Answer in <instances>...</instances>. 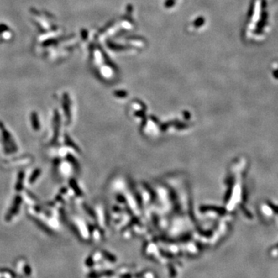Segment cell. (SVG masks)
<instances>
[{"label": "cell", "instance_id": "cell-1", "mask_svg": "<svg viewBox=\"0 0 278 278\" xmlns=\"http://www.w3.org/2000/svg\"><path fill=\"white\" fill-rule=\"evenodd\" d=\"M0 130H1L2 136H3V144L5 152L6 154L16 153L18 151L17 145L12 138L10 133L5 128L4 124L2 121H0Z\"/></svg>", "mask_w": 278, "mask_h": 278}, {"label": "cell", "instance_id": "cell-2", "mask_svg": "<svg viewBox=\"0 0 278 278\" xmlns=\"http://www.w3.org/2000/svg\"><path fill=\"white\" fill-rule=\"evenodd\" d=\"M22 202H23V199H22V196L20 195H17V196H15L11 207L9 208V211H8L7 213L6 214L5 219H6V221H10L11 219H13L18 212H19V208H20Z\"/></svg>", "mask_w": 278, "mask_h": 278}, {"label": "cell", "instance_id": "cell-3", "mask_svg": "<svg viewBox=\"0 0 278 278\" xmlns=\"http://www.w3.org/2000/svg\"><path fill=\"white\" fill-rule=\"evenodd\" d=\"M60 129V115L57 110H56L54 112V136H53L52 143L55 144L59 138Z\"/></svg>", "mask_w": 278, "mask_h": 278}, {"label": "cell", "instance_id": "cell-4", "mask_svg": "<svg viewBox=\"0 0 278 278\" xmlns=\"http://www.w3.org/2000/svg\"><path fill=\"white\" fill-rule=\"evenodd\" d=\"M63 108H64V114L66 118V124L71 122V103H70L69 97L67 94H64L63 99Z\"/></svg>", "mask_w": 278, "mask_h": 278}, {"label": "cell", "instance_id": "cell-5", "mask_svg": "<svg viewBox=\"0 0 278 278\" xmlns=\"http://www.w3.org/2000/svg\"><path fill=\"white\" fill-rule=\"evenodd\" d=\"M30 121H31V124H32V127L34 131H39L40 129V122H39V116L38 114L35 111L31 113L30 114Z\"/></svg>", "mask_w": 278, "mask_h": 278}, {"label": "cell", "instance_id": "cell-6", "mask_svg": "<svg viewBox=\"0 0 278 278\" xmlns=\"http://www.w3.org/2000/svg\"><path fill=\"white\" fill-rule=\"evenodd\" d=\"M24 179H25L24 171H20L19 173H18L17 181H16V187H15L16 192H19L23 189V183H24Z\"/></svg>", "mask_w": 278, "mask_h": 278}, {"label": "cell", "instance_id": "cell-7", "mask_svg": "<svg viewBox=\"0 0 278 278\" xmlns=\"http://www.w3.org/2000/svg\"><path fill=\"white\" fill-rule=\"evenodd\" d=\"M69 184H70V186H71V188L73 189V191H74V193L76 195V196H80L82 195V192H81V189L78 187V185H77V183H76L75 179H71V180L69 181Z\"/></svg>", "mask_w": 278, "mask_h": 278}, {"label": "cell", "instance_id": "cell-8", "mask_svg": "<svg viewBox=\"0 0 278 278\" xmlns=\"http://www.w3.org/2000/svg\"><path fill=\"white\" fill-rule=\"evenodd\" d=\"M64 141H65V144H66L68 147L74 149L75 151H80V150H79V149H78L77 146H76V144H75L74 141H72V139H71V137L69 136V134H65Z\"/></svg>", "mask_w": 278, "mask_h": 278}, {"label": "cell", "instance_id": "cell-9", "mask_svg": "<svg viewBox=\"0 0 278 278\" xmlns=\"http://www.w3.org/2000/svg\"><path fill=\"white\" fill-rule=\"evenodd\" d=\"M40 174H41V170H40V169H35V170L33 171L32 174H31V176H29V182L31 183V184H32V183H34L36 180H37L38 178L39 177Z\"/></svg>", "mask_w": 278, "mask_h": 278}, {"label": "cell", "instance_id": "cell-10", "mask_svg": "<svg viewBox=\"0 0 278 278\" xmlns=\"http://www.w3.org/2000/svg\"><path fill=\"white\" fill-rule=\"evenodd\" d=\"M66 160H67V161H69V162L71 163V164L73 166H74V168H75V169H77V168H78V163H77V161H76V159H75V158L72 155H71V154H67V155H66Z\"/></svg>", "mask_w": 278, "mask_h": 278}]
</instances>
